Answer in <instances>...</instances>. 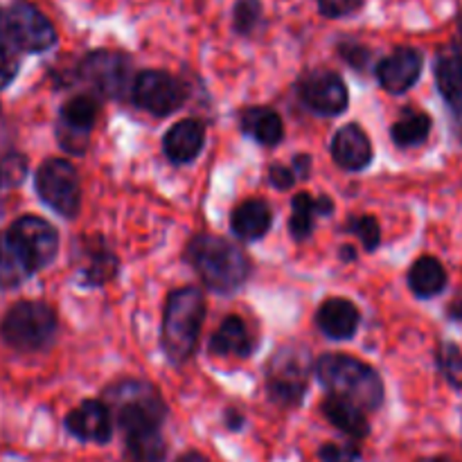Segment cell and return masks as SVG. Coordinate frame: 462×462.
Masks as SVG:
<instances>
[{
	"label": "cell",
	"instance_id": "obj_14",
	"mask_svg": "<svg viewBox=\"0 0 462 462\" xmlns=\"http://www.w3.org/2000/svg\"><path fill=\"white\" fill-rule=\"evenodd\" d=\"M66 429L81 442L106 445L113 433L111 406L99 400L81 402L66 418Z\"/></svg>",
	"mask_w": 462,
	"mask_h": 462
},
{
	"label": "cell",
	"instance_id": "obj_26",
	"mask_svg": "<svg viewBox=\"0 0 462 462\" xmlns=\"http://www.w3.org/2000/svg\"><path fill=\"white\" fill-rule=\"evenodd\" d=\"M332 210V201L328 197L314 199L307 192L296 194L293 199V215H291V235L296 239L310 237L311 230H314V219L316 215H329Z\"/></svg>",
	"mask_w": 462,
	"mask_h": 462
},
{
	"label": "cell",
	"instance_id": "obj_33",
	"mask_svg": "<svg viewBox=\"0 0 462 462\" xmlns=\"http://www.w3.org/2000/svg\"><path fill=\"white\" fill-rule=\"evenodd\" d=\"M16 75H18L16 54H14L12 48H7V45H0V88L12 84Z\"/></svg>",
	"mask_w": 462,
	"mask_h": 462
},
{
	"label": "cell",
	"instance_id": "obj_5",
	"mask_svg": "<svg viewBox=\"0 0 462 462\" xmlns=\"http://www.w3.org/2000/svg\"><path fill=\"white\" fill-rule=\"evenodd\" d=\"M0 337L18 352L45 350L57 337V314L39 300H21L5 314Z\"/></svg>",
	"mask_w": 462,
	"mask_h": 462
},
{
	"label": "cell",
	"instance_id": "obj_24",
	"mask_svg": "<svg viewBox=\"0 0 462 462\" xmlns=\"http://www.w3.org/2000/svg\"><path fill=\"white\" fill-rule=\"evenodd\" d=\"M409 287L418 298H433L445 291L447 271L440 260L431 255H424L413 262L409 271Z\"/></svg>",
	"mask_w": 462,
	"mask_h": 462
},
{
	"label": "cell",
	"instance_id": "obj_39",
	"mask_svg": "<svg viewBox=\"0 0 462 462\" xmlns=\"http://www.w3.org/2000/svg\"><path fill=\"white\" fill-rule=\"evenodd\" d=\"M239 427H242V415H237L235 411H228V429L237 431Z\"/></svg>",
	"mask_w": 462,
	"mask_h": 462
},
{
	"label": "cell",
	"instance_id": "obj_21",
	"mask_svg": "<svg viewBox=\"0 0 462 462\" xmlns=\"http://www.w3.org/2000/svg\"><path fill=\"white\" fill-rule=\"evenodd\" d=\"M271 208L266 206L262 199H248V201L239 203L230 215V228L244 242H255V239L264 237L271 228Z\"/></svg>",
	"mask_w": 462,
	"mask_h": 462
},
{
	"label": "cell",
	"instance_id": "obj_6",
	"mask_svg": "<svg viewBox=\"0 0 462 462\" xmlns=\"http://www.w3.org/2000/svg\"><path fill=\"white\" fill-rule=\"evenodd\" d=\"M36 192L41 201L52 208L57 215L75 217L81 206V185L77 170L63 158H48L43 165L36 170L34 176Z\"/></svg>",
	"mask_w": 462,
	"mask_h": 462
},
{
	"label": "cell",
	"instance_id": "obj_2",
	"mask_svg": "<svg viewBox=\"0 0 462 462\" xmlns=\"http://www.w3.org/2000/svg\"><path fill=\"white\" fill-rule=\"evenodd\" d=\"M188 262L217 293L237 291L251 273L246 253L219 235H197L188 246Z\"/></svg>",
	"mask_w": 462,
	"mask_h": 462
},
{
	"label": "cell",
	"instance_id": "obj_13",
	"mask_svg": "<svg viewBox=\"0 0 462 462\" xmlns=\"http://www.w3.org/2000/svg\"><path fill=\"white\" fill-rule=\"evenodd\" d=\"M300 97L319 116H341L350 102L346 81L332 70H314L300 81Z\"/></svg>",
	"mask_w": 462,
	"mask_h": 462
},
{
	"label": "cell",
	"instance_id": "obj_7",
	"mask_svg": "<svg viewBox=\"0 0 462 462\" xmlns=\"http://www.w3.org/2000/svg\"><path fill=\"white\" fill-rule=\"evenodd\" d=\"M310 374L311 365L307 352L298 347H282L273 356L266 374L271 400L280 406H298L310 386Z\"/></svg>",
	"mask_w": 462,
	"mask_h": 462
},
{
	"label": "cell",
	"instance_id": "obj_37",
	"mask_svg": "<svg viewBox=\"0 0 462 462\" xmlns=\"http://www.w3.org/2000/svg\"><path fill=\"white\" fill-rule=\"evenodd\" d=\"M0 45L12 48V43H9V32H7V12H5V9H0Z\"/></svg>",
	"mask_w": 462,
	"mask_h": 462
},
{
	"label": "cell",
	"instance_id": "obj_9",
	"mask_svg": "<svg viewBox=\"0 0 462 462\" xmlns=\"http://www.w3.org/2000/svg\"><path fill=\"white\" fill-rule=\"evenodd\" d=\"M135 104L152 116L165 117L179 111L188 99V86L165 70H144L131 86Z\"/></svg>",
	"mask_w": 462,
	"mask_h": 462
},
{
	"label": "cell",
	"instance_id": "obj_31",
	"mask_svg": "<svg viewBox=\"0 0 462 462\" xmlns=\"http://www.w3.org/2000/svg\"><path fill=\"white\" fill-rule=\"evenodd\" d=\"M319 12L328 18H343L355 14L364 5V0H316Z\"/></svg>",
	"mask_w": 462,
	"mask_h": 462
},
{
	"label": "cell",
	"instance_id": "obj_12",
	"mask_svg": "<svg viewBox=\"0 0 462 462\" xmlns=\"http://www.w3.org/2000/svg\"><path fill=\"white\" fill-rule=\"evenodd\" d=\"M95 120H97V102L88 95H77L63 104L59 113L57 135L59 143L66 152L84 153L88 147L90 131H93Z\"/></svg>",
	"mask_w": 462,
	"mask_h": 462
},
{
	"label": "cell",
	"instance_id": "obj_11",
	"mask_svg": "<svg viewBox=\"0 0 462 462\" xmlns=\"http://www.w3.org/2000/svg\"><path fill=\"white\" fill-rule=\"evenodd\" d=\"M14 242L23 251V255L30 262L32 271H41L57 257L59 235L52 224H48L41 217H21L7 230Z\"/></svg>",
	"mask_w": 462,
	"mask_h": 462
},
{
	"label": "cell",
	"instance_id": "obj_29",
	"mask_svg": "<svg viewBox=\"0 0 462 462\" xmlns=\"http://www.w3.org/2000/svg\"><path fill=\"white\" fill-rule=\"evenodd\" d=\"M438 368L449 386L462 391V350L454 343H442L438 350Z\"/></svg>",
	"mask_w": 462,
	"mask_h": 462
},
{
	"label": "cell",
	"instance_id": "obj_19",
	"mask_svg": "<svg viewBox=\"0 0 462 462\" xmlns=\"http://www.w3.org/2000/svg\"><path fill=\"white\" fill-rule=\"evenodd\" d=\"M320 411H323L325 418L329 420V424H334L338 431L350 436L352 440H364L370 433L365 411L361 409V406H356L355 402L346 400V397L328 395L323 404H320Z\"/></svg>",
	"mask_w": 462,
	"mask_h": 462
},
{
	"label": "cell",
	"instance_id": "obj_28",
	"mask_svg": "<svg viewBox=\"0 0 462 462\" xmlns=\"http://www.w3.org/2000/svg\"><path fill=\"white\" fill-rule=\"evenodd\" d=\"M264 16L262 0H237L233 7V27L239 34H253Z\"/></svg>",
	"mask_w": 462,
	"mask_h": 462
},
{
	"label": "cell",
	"instance_id": "obj_3",
	"mask_svg": "<svg viewBox=\"0 0 462 462\" xmlns=\"http://www.w3.org/2000/svg\"><path fill=\"white\" fill-rule=\"evenodd\" d=\"M203 319H206V298L197 287H183L170 293L162 311L161 343L165 355L174 364H185L199 346Z\"/></svg>",
	"mask_w": 462,
	"mask_h": 462
},
{
	"label": "cell",
	"instance_id": "obj_27",
	"mask_svg": "<svg viewBox=\"0 0 462 462\" xmlns=\"http://www.w3.org/2000/svg\"><path fill=\"white\" fill-rule=\"evenodd\" d=\"M429 134H431V117L422 111H406L391 129V138L397 147L422 144Z\"/></svg>",
	"mask_w": 462,
	"mask_h": 462
},
{
	"label": "cell",
	"instance_id": "obj_34",
	"mask_svg": "<svg viewBox=\"0 0 462 462\" xmlns=\"http://www.w3.org/2000/svg\"><path fill=\"white\" fill-rule=\"evenodd\" d=\"M296 179H298L296 171L289 170V167H284V165H273L269 170V180L275 185V188H280V189L291 188L293 180H296Z\"/></svg>",
	"mask_w": 462,
	"mask_h": 462
},
{
	"label": "cell",
	"instance_id": "obj_1",
	"mask_svg": "<svg viewBox=\"0 0 462 462\" xmlns=\"http://www.w3.org/2000/svg\"><path fill=\"white\" fill-rule=\"evenodd\" d=\"M111 413L125 436L129 462H162L167 454L162 422L167 406L161 393L140 379H122L104 391Z\"/></svg>",
	"mask_w": 462,
	"mask_h": 462
},
{
	"label": "cell",
	"instance_id": "obj_36",
	"mask_svg": "<svg viewBox=\"0 0 462 462\" xmlns=\"http://www.w3.org/2000/svg\"><path fill=\"white\" fill-rule=\"evenodd\" d=\"M293 165H296V170H293V171H296L298 179H307V174H310L311 158L310 156H296Z\"/></svg>",
	"mask_w": 462,
	"mask_h": 462
},
{
	"label": "cell",
	"instance_id": "obj_4",
	"mask_svg": "<svg viewBox=\"0 0 462 462\" xmlns=\"http://www.w3.org/2000/svg\"><path fill=\"white\" fill-rule=\"evenodd\" d=\"M316 374L329 395L346 397L368 413L383 404V382L374 368L350 355H325Z\"/></svg>",
	"mask_w": 462,
	"mask_h": 462
},
{
	"label": "cell",
	"instance_id": "obj_16",
	"mask_svg": "<svg viewBox=\"0 0 462 462\" xmlns=\"http://www.w3.org/2000/svg\"><path fill=\"white\" fill-rule=\"evenodd\" d=\"M332 156L347 171H361L373 162V144L359 125H346L332 140Z\"/></svg>",
	"mask_w": 462,
	"mask_h": 462
},
{
	"label": "cell",
	"instance_id": "obj_17",
	"mask_svg": "<svg viewBox=\"0 0 462 462\" xmlns=\"http://www.w3.org/2000/svg\"><path fill=\"white\" fill-rule=\"evenodd\" d=\"M359 310L347 298H329L316 311V325L332 341H347L359 329Z\"/></svg>",
	"mask_w": 462,
	"mask_h": 462
},
{
	"label": "cell",
	"instance_id": "obj_20",
	"mask_svg": "<svg viewBox=\"0 0 462 462\" xmlns=\"http://www.w3.org/2000/svg\"><path fill=\"white\" fill-rule=\"evenodd\" d=\"M253 350H255V341H253L246 323L239 316H226L224 323L219 325V329L210 338V352L215 356L246 359Z\"/></svg>",
	"mask_w": 462,
	"mask_h": 462
},
{
	"label": "cell",
	"instance_id": "obj_25",
	"mask_svg": "<svg viewBox=\"0 0 462 462\" xmlns=\"http://www.w3.org/2000/svg\"><path fill=\"white\" fill-rule=\"evenodd\" d=\"M34 273L9 233H0V289H14Z\"/></svg>",
	"mask_w": 462,
	"mask_h": 462
},
{
	"label": "cell",
	"instance_id": "obj_23",
	"mask_svg": "<svg viewBox=\"0 0 462 462\" xmlns=\"http://www.w3.org/2000/svg\"><path fill=\"white\" fill-rule=\"evenodd\" d=\"M436 81L445 102L462 113V50H451L438 59Z\"/></svg>",
	"mask_w": 462,
	"mask_h": 462
},
{
	"label": "cell",
	"instance_id": "obj_18",
	"mask_svg": "<svg viewBox=\"0 0 462 462\" xmlns=\"http://www.w3.org/2000/svg\"><path fill=\"white\" fill-rule=\"evenodd\" d=\"M203 144H206V126H203V122L192 120V117L176 122L165 134V140H162L165 156L171 162H179V165L194 161L201 153Z\"/></svg>",
	"mask_w": 462,
	"mask_h": 462
},
{
	"label": "cell",
	"instance_id": "obj_10",
	"mask_svg": "<svg viewBox=\"0 0 462 462\" xmlns=\"http://www.w3.org/2000/svg\"><path fill=\"white\" fill-rule=\"evenodd\" d=\"M79 77L102 97L120 99L129 86V59L116 50H93L79 63Z\"/></svg>",
	"mask_w": 462,
	"mask_h": 462
},
{
	"label": "cell",
	"instance_id": "obj_40",
	"mask_svg": "<svg viewBox=\"0 0 462 462\" xmlns=\"http://www.w3.org/2000/svg\"><path fill=\"white\" fill-rule=\"evenodd\" d=\"M418 462H456V460L447 458V456H429V458H420Z\"/></svg>",
	"mask_w": 462,
	"mask_h": 462
},
{
	"label": "cell",
	"instance_id": "obj_42",
	"mask_svg": "<svg viewBox=\"0 0 462 462\" xmlns=\"http://www.w3.org/2000/svg\"><path fill=\"white\" fill-rule=\"evenodd\" d=\"M0 183H3V170H0Z\"/></svg>",
	"mask_w": 462,
	"mask_h": 462
},
{
	"label": "cell",
	"instance_id": "obj_8",
	"mask_svg": "<svg viewBox=\"0 0 462 462\" xmlns=\"http://www.w3.org/2000/svg\"><path fill=\"white\" fill-rule=\"evenodd\" d=\"M7 32L12 48L21 52H45L57 43V30L39 7L27 0H16L7 9Z\"/></svg>",
	"mask_w": 462,
	"mask_h": 462
},
{
	"label": "cell",
	"instance_id": "obj_15",
	"mask_svg": "<svg viewBox=\"0 0 462 462\" xmlns=\"http://www.w3.org/2000/svg\"><path fill=\"white\" fill-rule=\"evenodd\" d=\"M424 57L415 48H400L377 66V79L388 93H406L422 75Z\"/></svg>",
	"mask_w": 462,
	"mask_h": 462
},
{
	"label": "cell",
	"instance_id": "obj_30",
	"mask_svg": "<svg viewBox=\"0 0 462 462\" xmlns=\"http://www.w3.org/2000/svg\"><path fill=\"white\" fill-rule=\"evenodd\" d=\"M350 233H355L356 237L364 242L365 251H374V248L379 246V239H382V235H379V224L377 219H373V217H359V219H352Z\"/></svg>",
	"mask_w": 462,
	"mask_h": 462
},
{
	"label": "cell",
	"instance_id": "obj_38",
	"mask_svg": "<svg viewBox=\"0 0 462 462\" xmlns=\"http://www.w3.org/2000/svg\"><path fill=\"white\" fill-rule=\"evenodd\" d=\"M176 462H210V460H208L203 454H199V451H188V454L180 456Z\"/></svg>",
	"mask_w": 462,
	"mask_h": 462
},
{
	"label": "cell",
	"instance_id": "obj_32",
	"mask_svg": "<svg viewBox=\"0 0 462 462\" xmlns=\"http://www.w3.org/2000/svg\"><path fill=\"white\" fill-rule=\"evenodd\" d=\"M320 460L323 462H359L361 451L356 449V447L325 445V447H320Z\"/></svg>",
	"mask_w": 462,
	"mask_h": 462
},
{
	"label": "cell",
	"instance_id": "obj_22",
	"mask_svg": "<svg viewBox=\"0 0 462 462\" xmlns=\"http://www.w3.org/2000/svg\"><path fill=\"white\" fill-rule=\"evenodd\" d=\"M242 129L244 134L251 135L255 143L266 144V147H275L284 135L282 117H280L273 108L266 106H255L244 111Z\"/></svg>",
	"mask_w": 462,
	"mask_h": 462
},
{
	"label": "cell",
	"instance_id": "obj_41",
	"mask_svg": "<svg viewBox=\"0 0 462 462\" xmlns=\"http://www.w3.org/2000/svg\"><path fill=\"white\" fill-rule=\"evenodd\" d=\"M458 30H460V36H462V14H460V18H458Z\"/></svg>",
	"mask_w": 462,
	"mask_h": 462
},
{
	"label": "cell",
	"instance_id": "obj_35",
	"mask_svg": "<svg viewBox=\"0 0 462 462\" xmlns=\"http://www.w3.org/2000/svg\"><path fill=\"white\" fill-rule=\"evenodd\" d=\"M338 52H341L343 57H346L347 61L356 68L364 66V61L368 59V50L361 48V45H341V48H338Z\"/></svg>",
	"mask_w": 462,
	"mask_h": 462
}]
</instances>
